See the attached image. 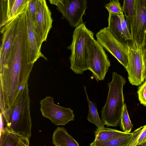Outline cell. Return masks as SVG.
Returning <instances> with one entry per match:
<instances>
[{
    "label": "cell",
    "instance_id": "6da1fadb",
    "mask_svg": "<svg viewBox=\"0 0 146 146\" xmlns=\"http://www.w3.org/2000/svg\"><path fill=\"white\" fill-rule=\"evenodd\" d=\"M34 64H30L26 16L20 15L16 35L8 55L0 66V108L3 111L13 106L24 89Z\"/></svg>",
    "mask_w": 146,
    "mask_h": 146
},
{
    "label": "cell",
    "instance_id": "7a4b0ae2",
    "mask_svg": "<svg viewBox=\"0 0 146 146\" xmlns=\"http://www.w3.org/2000/svg\"><path fill=\"white\" fill-rule=\"evenodd\" d=\"M28 86L23 91L14 104L0 113L2 127L29 138L32 126Z\"/></svg>",
    "mask_w": 146,
    "mask_h": 146
},
{
    "label": "cell",
    "instance_id": "3957f363",
    "mask_svg": "<svg viewBox=\"0 0 146 146\" xmlns=\"http://www.w3.org/2000/svg\"><path fill=\"white\" fill-rule=\"evenodd\" d=\"M94 33L83 23L73 31L72 43L67 48L71 52L70 68L76 74H82L88 70V60L90 47L94 39Z\"/></svg>",
    "mask_w": 146,
    "mask_h": 146
},
{
    "label": "cell",
    "instance_id": "277c9868",
    "mask_svg": "<svg viewBox=\"0 0 146 146\" xmlns=\"http://www.w3.org/2000/svg\"><path fill=\"white\" fill-rule=\"evenodd\" d=\"M126 82L123 76L113 72L112 81L108 83L109 90L107 99L101 111L102 119L107 127L118 125L124 104L123 88Z\"/></svg>",
    "mask_w": 146,
    "mask_h": 146
},
{
    "label": "cell",
    "instance_id": "5b68a950",
    "mask_svg": "<svg viewBox=\"0 0 146 146\" xmlns=\"http://www.w3.org/2000/svg\"><path fill=\"white\" fill-rule=\"evenodd\" d=\"M128 63L126 69L130 83L138 86L145 78L143 46L135 40L127 42Z\"/></svg>",
    "mask_w": 146,
    "mask_h": 146
},
{
    "label": "cell",
    "instance_id": "8992f818",
    "mask_svg": "<svg viewBox=\"0 0 146 146\" xmlns=\"http://www.w3.org/2000/svg\"><path fill=\"white\" fill-rule=\"evenodd\" d=\"M88 70L92 73L91 78L97 82L104 80L110 62L102 45L94 39L90 48L87 62Z\"/></svg>",
    "mask_w": 146,
    "mask_h": 146
},
{
    "label": "cell",
    "instance_id": "52a82bcc",
    "mask_svg": "<svg viewBox=\"0 0 146 146\" xmlns=\"http://www.w3.org/2000/svg\"><path fill=\"white\" fill-rule=\"evenodd\" d=\"M40 110L43 116L49 119L56 125H65L74 120L73 110L55 104L53 98L47 96L40 102Z\"/></svg>",
    "mask_w": 146,
    "mask_h": 146
},
{
    "label": "cell",
    "instance_id": "ba28073f",
    "mask_svg": "<svg viewBox=\"0 0 146 146\" xmlns=\"http://www.w3.org/2000/svg\"><path fill=\"white\" fill-rule=\"evenodd\" d=\"M96 40L103 48L126 68L128 63L127 43L124 44L117 40L108 27L101 29L96 34Z\"/></svg>",
    "mask_w": 146,
    "mask_h": 146
},
{
    "label": "cell",
    "instance_id": "9c48e42d",
    "mask_svg": "<svg viewBox=\"0 0 146 146\" xmlns=\"http://www.w3.org/2000/svg\"><path fill=\"white\" fill-rule=\"evenodd\" d=\"M129 26L132 40L136 41L143 47L146 29V0H135Z\"/></svg>",
    "mask_w": 146,
    "mask_h": 146
},
{
    "label": "cell",
    "instance_id": "30bf717a",
    "mask_svg": "<svg viewBox=\"0 0 146 146\" xmlns=\"http://www.w3.org/2000/svg\"><path fill=\"white\" fill-rule=\"evenodd\" d=\"M87 0H62L57 6L58 11L72 27L83 23L82 17L87 8Z\"/></svg>",
    "mask_w": 146,
    "mask_h": 146
},
{
    "label": "cell",
    "instance_id": "8fae6325",
    "mask_svg": "<svg viewBox=\"0 0 146 146\" xmlns=\"http://www.w3.org/2000/svg\"><path fill=\"white\" fill-rule=\"evenodd\" d=\"M28 49V57L30 64H34L40 58L47 60L41 51L42 42L36 33L35 24L32 19L28 7L25 12Z\"/></svg>",
    "mask_w": 146,
    "mask_h": 146
},
{
    "label": "cell",
    "instance_id": "7c38bea8",
    "mask_svg": "<svg viewBox=\"0 0 146 146\" xmlns=\"http://www.w3.org/2000/svg\"><path fill=\"white\" fill-rule=\"evenodd\" d=\"M52 22L51 13L45 0H39L35 25L37 35L42 42L46 41Z\"/></svg>",
    "mask_w": 146,
    "mask_h": 146
},
{
    "label": "cell",
    "instance_id": "4fadbf2b",
    "mask_svg": "<svg viewBox=\"0 0 146 146\" xmlns=\"http://www.w3.org/2000/svg\"><path fill=\"white\" fill-rule=\"evenodd\" d=\"M108 28L113 36L120 42L126 44L128 40H132L128 22L123 12L116 15L109 13Z\"/></svg>",
    "mask_w": 146,
    "mask_h": 146
},
{
    "label": "cell",
    "instance_id": "5bb4252c",
    "mask_svg": "<svg viewBox=\"0 0 146 146\" xmlns=\"http://www.w3.org/2000/svg\"><path fill=\"white\" fill-rule=\"evenodd\" d=\"M20 15L8 22L1 29L2 34L0 46V65H3L6 59L13 43Z\"/></svg>",
    "mask_w": 146,
    "mask_h": 146
},
{
    "label": "cell",
    "instance_id": "9a60e30c",
    "mask_svg": "<svg viewBox=\"0 0 146 146\" xmlns=\"http://www.w3.org/2000/svg\"><path fill=\"white\" fill-rule=\"evenodd\" d=\"M29 138L2 127L0 131V146H29Z\"/></svg>",
    "mask_w": 146,
    "mask_h": 146
},
{
    "label": "cell",
    "instance_id": "2e32d148",
    "mask_svg": "<svg viewBox=\"0 0 146 146\" xmlns=\"http://www.w3.org/2000/svg\"><path fill=\"white\" fill-rule=\"evenodd\" d=\"M53 144L56 146H79L78 143L68 134L63 127H58L52 137Z\"/></svg>",
    "mask_w": 146,
    "mask_h": 146
},
{
    "label": "cell",
    "instance_id": "e0dca14e",
    "mask_svg": "<svg viewBox=\"0 0 146 146\" xmlns=\"http://www.w3.org/2000/svg\"><path fill=\"white\" fill-rule=\"evenodd\" d=\"M132 133L125 135L103 141H94L90 146H129L132 138Z\"/></svg>",
    "mask_w": 146,
    "mask_h": 146
},
{
    "label": "cell",
    "instance_id": "ac0fdd59",
    "mask_svg": "<svg viewBox=\"0 0 146 146\" xmlns=\"http://www.w3.org/2000/svg\"><path fill=\"white\" fill-rule=\"evenodd\" d=\"M84 88L85 94L87 97L89 109L87 119L89 122L95 124L97 127V129H104L105 128L104 122L99 117L96 104L90 101L86 92V87L84 86Z\"/></svg>",
    "mask_w": 146,
    "mask_h": 146
},
{
    "label": "cell",
    "instance_id": "d6986e66",
    "mask_svg": "<svg viewBox=\"0 0 146 146\" xmlns=\"http://www.w3.org/2000/svg\"><path fill=\"white\" fill-rule=\"evenodd\" d=\"M127 133L124 131L110 128H105L101 129H97L95 131V138L94 141H106Z\"/></svg>",
    "mask_w": 146,
    "mask_h": 146
},
{
    "label": "cell",
    "instance_id": "ffe728a7",
    "mask_svg": "<svg viewBox=\"0 0 146 146\" xmlns=\"http://www.w3.org/2000/svg\"><path fill=\"white\" fill-rule=\"evenodd\" d=\"M29 0H15L9 15L8 22L26 12L28 7Z\"/></svg>",
    "mask_w": 146,
    "mask_h": 146
},
{
    "label": "cell",
    "instance_id": "44dd1931",
    "mask_svg": "<svg viewBox=\"0 0 146 146\" xmlns=\"http://www.w3.org/2000/svg\"><path fill=\"white\" fill-rule=\"evenodd\" d=\"M132 133V139L129 146H140L146 141V125L137 129Z\"/></svg>",
    "mask_w": 146,
    "mask_h": 146
},
{
    "label": "cell",
    "instance_id": "7402d4cb",
    "mask_svg": "<svg viewBox=\"0 0 146 146\" xmlns=\"http://www.w3.org/2000/svg\"><path fill=\"white\" fill-rule=\"evenodd\" d=\"M121 120V129L127 133H130L133 127L127 110L126 105L124 104L122 111Z\"/></svg>",
    "mask_w": 146,
    "mask_h": 146
},
{
    "label": "cell",
    "instance_id": "603a6c76",
    "mask_svg": "<svg viewBox=\"0 0 146 146\" xmlns=\"http://www.w3.org/2000/svg\"><path fill=\"white\" fill-rule=\"evenodd\" d=\"M8 0H0V27L8 22L9 18Z\"/></svg>",
    "mask_w": 146,
    "mask_h": 146
},
{
    "label": "cell",
    "instance_id": "cb8c5ba5",
    "mask_svg": "<svg viewBox=\"0 0 146 146\" xmlns=\"http://www.w3.org/2000/svg\"><path fill=\"white\" fill-rule=\"evenodd\" d=\"M135 0H124L122 7L123 12L129 23H131L133 11Z\"/></svg>",
    "mask_w": 146,
    "mask_h": 146
},
{
    "label": "cell",
    "instance_id": "d4e9b609",
    "mask_svg": "<svg viewBox=\"0 0 146 146\" xmlns=\"http://www.w3.org/2000/svg\"><path fill=\"white\" fill-rule=\"evenodd\" d=\"M109 13L114 15H119L123 12L122 7L119 0H112L105 6Z\"/></svg>",
    "mask_w": 146,
    "mask_h": 146
},
{
    "label": "cell",
    "instance_id": "484cf974",
    "mask_svg": "<svg viewBox=\"0 0 146 146\" xmlns=\"http://www.w3.org/2000/svg\"><path fill=\"white\" fill-rule=\"evenodd\" d=\"M39 0H29L28 8L32 19L35 24Z\"/></svg>",
    "mask_w": 146,
    "mask_h": 146
},
{
    "label": "cell",
    "instance_id": "4316f807",
    "mask_svg": "<svg viewBox=\"0 0 146 146\" xmlns=\"http://www.w3.org/2000/svg\"><path fill=\"white\" fill-rule=\"evenodd\" d=\"M138 99L140 103L146 106V79L143 83L140 86L137 91Z\"/></svg>",
    "mask_w": 146,
    "mask_h": 146
},
{
    "label": "cell",
    "instance_id": "83f0119b",
    "mask_svg": "<svg viewBox=\"0 0 146 146\" xmlns=\"http://www.w3.org/2000/svg\"><path fill=\"white\" fill-rule=\"evenodd\" d=\"M15 0H8V3H9V11H8V14L9 16L10 13L12 8L13 7V5L14 3Z\"/></svg>",
    "mask_w": 146,
    "mask_h": 146
},
{
    "label": "cell",
    "instance_id": "f1b7e54d",
    "mask_svg": "<svg viewBox=\"0 0 146 146\" xmlns=\"http://www.w3.org/2000/svg\"><path fill=\"white\" fill-rule=\"evenodd\" d=\"M50 4L57 6L59 3H62V0H48Z\"/></svg>",
    "mask_w": 146,
    "mask_h": 146
},
{
    "label": "cell",
    "instance_id": "f546056e",
    "mask_svg": "<svg viewBox=\"0 0 146 146\" xmlns=\"http://www.w3.org/2000/svg\"><path fill=\"white\" fill-rule=\"evenodd\" d=\"M144 60L145 68V78L146 79V49H144L143 50Z\"/></svg>",
    "mask_w": 146,
    "mask_h": 146
},
{
    "label": "cell",
    "instance_id": "4dcf8cb0",
    "mask_svg": "<svg viewBox=\"0 0 146 146\" xmlns=\"http://www.w3.org/2000/svg\"><path fill=\"white\" fill-rule=\"evenodd\" d=\"M143 49H146V29L145 34L144 44L143 46Z\"/></svg>",
    "mask_w": 146,
    "mask_h": 146
},
{
    "label": "cell",
    "instance_id": "1f68e13d",
    "mask_svg": "<svg viewBox=\"0 0 146 146\" xmlns=\"http://www.w3.org/2000/svg\"><path fill=\"white\" fill-rule=\"evenodd\" d=\"M140 146H146V141L141 144Z\"/></svg>",
    "mask_w": 146,
    "mask_h": 146
},
{
    "label": "cell",
    "instance_id": "d6a6232c",
    "mask_svg": "<svg viewBox=\"0 0 146 146\" xmlns=\"http://www.w3.org/2000/svg\"></svg>",
    "mask_w": 146,
    "mask_h": 146
}]
</instances>
